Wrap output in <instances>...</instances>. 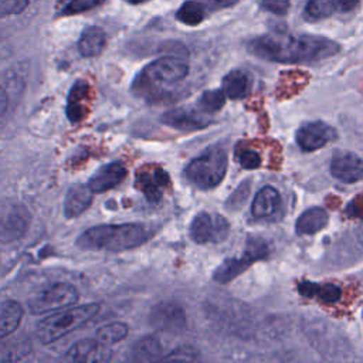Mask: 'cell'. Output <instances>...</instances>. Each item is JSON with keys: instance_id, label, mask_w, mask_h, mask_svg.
I'll return each mask as SVG.
<instances>
[{"instance_id": "obj_1", "label": "cell", "mask_w": 363, "mask_h": 363, "mask_svg": "<svg viewBox=\"0 0 363 363\" xmlns=\"http://www.w3.org/2000/svg\"><path fill=\"white\" fill-rule=\"evenodd\" d=\"M247 50L257 58L279 64H309L336 55L340 45L313 34L272 33L252 38Z\"/></svg>"}, {"instance_id": "obj_2", "label": "cell", "mask_w": 363, "mask_h": 363, "mask_svg": "<svg viewBox=\"0 0 363 363\" xmlns=\"http://www.w3.org/2000/svg\"><path fill=\"white\" fill-rule=\"evenodd\" d=\"M189 64L176 57H162L146 67L135 77L130 91L135 96L149 102L164 99L187 77Z\"/></svg>"}, {"instance_id": "obj_3", "label": "cell", "mask_w": 363, "mask_h": 363, "mask_svg": "<svg viewBox=\"0 0 363 363\" xmlns=\"http://www.w3.org/2000/svg\"><path fill=\"white\" fill-rule=\"evenodd\" d=\"M150 237L146 225L139 223L102 224L85 230L77 238V245L94 251H126L145 244Z\"/></svg>"}, {"instance_id": "obj_4", "label": "cell", "mask_w": 363, "mask_h": 363, "mask_svg": "<svg viewBox=\"0 0 363 363\" xmlns=\"http://www.w3.org/2000/svg\"><path fill=\"white\" fill-rule=\"evenodd\" d=\"M228 167V153L221 145H211L196 156L184 169L187 180L200 190L217 187L225 177Z\"/></svg>"}, {"instance_id": "obj_5", "label": "cell", "mask_w": 363, "mask_h": 363, "mask_svg": "<svg viewBox=\"0 0 363 363\" xmlns=\"http://www.w3.org/2000/svg\"><path fill=\"white\" fill-rule=\"evenodd\" d=\"M99 311V303H85L72 308H64L57 313L44 318L37 325V337L41 343H52L62 336L82 326Z\"/></svg>"}, {"instance_id": "obj_6", "label": "cell", "mask_w": 363, "mask_h": 363, "mask_svg": "<svg viewBox=\"0 0 363 363\" xmlns=\"http://www.w3.org/2000/svg\"><path fill=\"white\" fill-rule=\"evenodd\" d=\"M269 255L268 242L259 237H250L245 242V250L238 257L225 258L213 272V279L218 284H228L242 272H245L257 261L265 259Z\"/></svg>"}, {"instance_id": "obj_7", "label": "cell", "mask_w": 363, "mask_h": 363, "mask_svg": "<svg viewBox=\"0 0 363 363\" xmlns=\"http://www.w3.org/2000/svg\"><path fill=\"white\" fill-rule=\"evenodd\" d=\"M78 298L79 294L74 285L68 282H55L31 296L28 301V308L31 313L43 315L68 308L74 305Z\"/></svg>"}, {"instance_id": "obj_8", "label": "cell", "mask_w": 363, "mask_h": 363, "mask_svg": "<svg viewBox=\"0 0 363 363\" xmlns=\"http://www.w3.org/2000/svg\"><path fill=\"white\" fill-rule=\"evenodd\" d=\"M230 234V223L225 217L200 211L194 216L189 227V235L196 244L221 242Z\"/></svg>"}, {"instance_id": "obj_9", "label": "cell", "mask_w": 363, "mask_h": 363, "mask_svg": "<svg viewBox=\"0 0 363 363\" xmlns=\"http://www.w3.org/2000/svg\"><path fill=\"white\" fill-rule=\"evenodd\" d=\"M150 325L166 333H183L187 328V315L182 305L170 301L155 305L149 313Z\"/></svg>"}, {"instance_id": "obj_10", "label": "cell", "mask_w": 363, "mask_h": 363, "mask_svg": "<svg viewBox=\"0 0 363 363\" xmlns=\"http://www.w3.org/2000/svg\"><path fill=\"white\" fill-rule=\"evenodd\" d=\"M337 138V130L323 121L302 123L295 132L296 145L303 152H313Z\"/></svg>"}, {"instance_id": "obj_11", "label": "cell", "mask_w": 363, "mask_h": 363, "mask_svg": "<svg viewBox=\"0 0 363 363\" xmlns=\"http://www.w3.org/2000/svg\"><path fill=\"white\" fill-rule=\"evenodd\" d=\"M160 122L182 132H194L207 128L211 123V118L200 109L174 108L163 112Z\"/></svg>"}, {"instance_id": "obj_12", "label": "cell", "mask_w": 363, "mask_h": 363, "mask_svg": "<svg viewBox=\"0 0 363 363\" xmlns=\"http://www.w3.org/2000/svg\"><path fill=\"white\" fill-rule=\"evenodd\" d=\"M330 174L343 183H357L363 180V157L353 152L336 150L329 164Z\"/></svg>"}, {"instance_id": "obj_13", "label": "cell", "mask_w": 363, "mask_h": 363, "mask_svg": "<svg viewBox=\"0 0 363 363\" xmlns=\"http://www.w3.org/2000/svg\"><path fill=\"white\" fill-rule=\"evenodd\" d=\"M128 170L121 162H111L101 166L88 180L86 186L94 194L105 193L123 182Z\"/></svg>"}, {"instance_id": "obj_14", "label": "cell", "mask_w": 363, "mask_h": 363, "mask_svg": "<svg viewBox=\"0 0 363 363\" xmlns=\"http://www.w3.org/2000/svg\"><path fill=\"white\" fill-rule=\"evenodd\" d=\"M170 182V177L166 170L156 169H142L138 172L136 184L145 194L146 200L150 203H159L163 197V187H166Z\"/></svg>"}, {"instance_id": "obj_15", "label": "cell", "mask_w": 363, "mask_h": 363, "mask_svg": "<svg viewBox=\"0 0 363 363\" xmlns=\"http://www.w3.org/2000/svg\"><path fill=\"white\" fill-rule=\"evenodd\" d=\"M112 356L108 346L96 339H82L74 343L65 353L68 362H106Z\"/></svg>"}, {"instance_id": "obj_16", "label": "cell", "mask_w": 363, "mask_h": 363, "mask_svg": "<svg viewBox=\"0 0 363 363\" xmlns=\"http://www.w3.org/2000/svg\"><path fill=\"white\" fill-rule=\"evenodd\" d=\"M89 85L86 81L78 79L69 89L67 98V118L71 123L81 122L88 111Z\"/></svg>"}, {"instance_id": "obj_17", "label": "cell", "mask_w": 363, "mask_h": 363, "mask_svg": "<svg viewBox=\"0 0 363 363\" xmlns=\"http://www.w3.org/2000/svg\"><path fill=\"white\" fill-rule=\"evenodd\" d=\"M30 214L21 206L11 207L3 217L0 218V238L4 241L16 240L21 234H24L28 225Z\"/></svg>"}, {"instance_id": "obj_18", "label": "cell", "mask_w": 363, "mask_h": 363, "mask_svg": "<svg viewBox=\"0 0 363 363\" xmlns=\"http://www.w3.org/2000/svg\"><path fill=\"white\" fill-rule=\"evenodd\" d=\"M281 206V196L272 186L261 187L252 200L251 214L257 220H267L272 217Z\"/></svg>"}, {"instance_id": "obj_19", "label": "cell", "mask_w": 363, "mask_h": 363, "mask_svg": "<svg viewBox=\"0 0 363 363\" xmlns=\"http://www.w3.org/2000/svg\"><path fill=\"white\" fill-rule=\"evenodd\" d=\"M94 200V193L86 184H74L68 189L64 200V216L67 218L82 214Z\"/></svg>"}, {"instance_id": "obj_20", "label": "cell", "mask_w": 363, "mask_h": 363, "mask_svg": "<svg viewBox=\"0 0 363 363\" xmlns=\"http://www.w3.org/2000/svg\"><path fill=\"white\" fill-rule=\"evenodd\" d=\"M298 292L305 298H313L323 303H335L342 298V288L333 282H312L301 281L298 284Z\"/></svg>"}, {"instance_id": "obj_21", "label": "cell", "mask_w": 363, "mask_h": 363, "mask_svg": "<svg viewBox=\"0 0 363 363\" xmlns=\"http://www.w3.org/2000/svg\"><path fill=\"white\" fill-rule=\"evenodd\" d=\"M329 223V214L323 207L306 208L295 221V233L298 235H312L323 230Z\"/></svg>"}, {"instance_id": "obj_22", "label": "cell", "mask_w": 363, "mask_h": 363, "mask_svg": "<svg viewBox=\"0 0 363 363\" xmlns=\"http://www.w3.org/2000/svg\"><path fill=\"white\" fill-rule=\"evenodd\" d=\"M252 86V77L245 69H231L224 78L221 84V89L225 96L231 99H242L245 98Z\"/></svg>"}, {"instance_id": "obj_23", "label": "cell", "mask_w": 363, "mask_h": 363, "mask_svg": "<svg viewBox=\"0 0 363 363\" xmlns=\"http://www.w3.org/2000/svg\"><path fill=\"white\" fill-rule=\"evenodd\" d=\"M106 45V34L101 27H86L78 40V50L82 57L94 58L98 57Z\"/></svg>"}, {"instance_id": "obj_24", "label": "cell", "mask_w": 363, "mask_h": 363, "mask_svg": "<svg viewBox=\"0 0 363 363\" xmlns=\"http://www.w3.org/2000/svg\"><path fill=\"white\" fill-rule=\"evenodd\" d=\"M23 306L17 301H6L0 305V340L9 337L20 325Z\"/></svg>"}, {"instance_id": "obj_25", "label": "cell", "mask_w": 363, "mask_h": 363, "mask_svg": "<svg viewBox=\"0 0 363 363\" xmlns=\"http://www.w3.org/2000/svg\"><path fill=\"white\" fill-rule=\"evenodd\" d=\"M132 359L139 362L163 359L162 343L155 336H145L139 339L132 347Z\"/></svg>"}, {"instance_id": "obj_26", "label": "cell", "mask_w": 363, "mask_h": 363, "mask_svg": "<svg viewBox=\"0 0 363 363\" xmlns=\"http://www.w3.org/2000/svg\"><path fill=\"white\" fill-rule=\"evenodd\" d=\"M31 350V342L27 337L18 336L11 340H0V362L20 360Z\"/></svg>"}, {"instance_id": "obj_27", "label": "cell", "mask_w": 363, "mask_h": 363, "mask_svg": "<svg viewBox=\"0 0 363 363\" xmlns=\"http://www.w3.org/2000/svg\"><path fill=\"white\" fill-rule=\"evenodd\" d=\"M129 333V328L123 322H111L104 326H101L96 330V340L105 346H112L115 343H119L123 340Z\"/></svg>"}, {"instance_id": "obj_28", "label": "cell", "mask_w": 363, "mask_h": 363, "mask_svg": "<svg viewBox=\"0 0 363 363\" xmlns=\"http://www.w3.org/2000/svg\"><path fill=\"white\" fill-rule=\"evenodd\" d=\"M206 9L201 3L189 0L176 11V18L186 26H197L204 20Z\"/></svg>"}, {"instance_id": "obj_29", "label": "cell", "mask_w": 363, "mask_h": 363, "mask_svg": "<svg viewBox=\"0 0 363 363\" xmlns=\"http://www.w3.org/2000/svg\"><path fill=\"white\" fill-rule=\"evenodd\" d=\"M225 102V94L223 89H207L197 99V109L207 115L218 112Z\"/></svg>"}, {"instance_id": "obj_30", "label": "cell", "mask_w": 363, "mask_h": 363, "mask_svg": "<svg viewBox=\"0 0 363 363\" xmlns=\"http://www.w3.org/2000/svg\"><path fill=\"white\" fill-rule=\"evenodd\" d=\"M333 11L329 0H309L303 9V18L309 23H316L328 18Z\"/></svg>"}, {"instance_id": "obj_31", "label": "cell", "mask_w": 363, "mask_h": 363, "mask_svg": "<svg viewBox=\"0 0 363 363\" xmlns=\"http://www.w3.org/2000/svg\"><path fill=\"white\" fill-rule=\"evenodd\" d=\"M105 0H68L65 6L61 10V14L64 16H74L79 13H85L91 9H95L96 6L102 4Z\"/></svg>"}, {"instance_id": "obj_32", "label": "cell", "mask_w": 363, "mask_h": 363, "mask_svg": "<svg viewBox=\"0 0 363 363\" xmlns=\"http://www.w3.org/2000/svg\"><path fill=\"white\" fill-rule=\"evenodd\" d=\"M197 349L191 346H179L169 354L163 356V360H182V362H196L199 360Z\"/></svg>"}, {"instance_id": "obj_33", "label": "cell", "mask_w": 363, "mask_h": 363, "mask_svg": "<svg viewBox=\"0 0 363 363\" xmlns=\"http://www.w3.org/2000/svg\"><path fill=\"white\" fill-rule=\"evenodd\" d=\"M30 0H0V18L23 13Z\"/></svg>"}, {"instance_id": "obj_34", "label": "cell", "mask_w": 363, "mask_h": 363, "mask_svg": "<svg viewBox=\"0 0 363 363\" xmlns=\"http://www.w3.org/2000/svg\"><path fill=\"white\" fill-rule=\"evenodd\" d=\"M238 163L241 167L247 169V170H255L261 166L262 160L261 156L251 149H244L240 155H238Z\"/></svg>"}, {"instance_id": "obj_35", "label": "cell", "mask_w": 363, "mask_h": 363, "mask_svg": "<svg viewBox=\"0 0 363 363\" xmlns=\"http://www.w3.org/2000/svg\"><path fill=\"white\" fill-rule=\"evenodd\" d=\"M248 191H250V183H248V182L241 183V184L235 189V191L230 196V199L227 200V207H228L230 210H237V208H240V207L244 204V201H245V199H247V196H248Z\"/></svg>"}, {"instance_id": "obj_36", "label": "cell", "mask_w": 363, "mask_h": 363, "mask_svg": "<svg viewBox=\"0 0 363 363\" xmlns=\"http://www.w3.org/2000/svg\"><path fill=\"white\" fill-rule=\"evenodd\" d=\"M291 0H261V7L272 14L284 16L288 13Z\"/></svg>"}, {"instance_id": "obj_37", "label": "cell", "mask_w": 363, "mask_h": 363, "mask_svg": "<svg viewBox=\"0 0 363 363\" xmlns=\"http://www.w3.org/2000/svg\"><path fill=\"white\" fill-rule=\"evenodd\" d=\"M359 1L360 0H329L333 10L339 11V13H347V11L354 10L357 7Z\"/></svg>"}, {"instance_id": "obj_38", "label": "cell", "mask_w": 363, "mask_h": 363, "mask_svg": "<svg viewBox=\"0 0 363 363\" xmlns=\"http://www.w3.org/2000/svg\"><path fill=\"white\" fill-rule=\"evenodd\" d=\"M237 1L238 0H206V4L211 10H220V9H227V7L234 6Z\"/></svg>"}, {"instance_id": "obj_39", "label": "cell", "mask_w": 363, "mask_h": 363, "mask_svg": "<svg viewBox=\"0 0 363 363\" xmlns=\"http://www.w3.org/2000/svg\"><path fill=\"white\" fill-rule=\"evenodd\" d=\"M125 1L129 3V4H142V3H146L149 0H125Z\"/></svg>"}]
</instances>
